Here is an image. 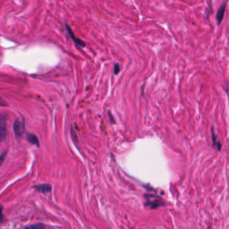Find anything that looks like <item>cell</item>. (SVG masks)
I'll return each mask as SVG.
<instances>
[{"instance_id":"obj_1","label":"cell","mask_w":229,"mask_h":229,"mask_svg":"<svg viewBox=\"0 0 229 229\" xmlns=\"http://www.w3.org/2000/svg\"><path fill=\"white\" fill-rule=\"evenodd\" d=\"M24 130H25V126L24 121L20 118L16 119L14 124V130L16 137L17 138L21 137L24 132Z\"/></svg>"},{"instance_id":"obj_12","label":"cell","mask_w":229,"mask_h":229,"mask_svg":"<svg viewBox=\"0 0 229 229\" xmlns=\"http://www.w3.org/2000/svg\"><path fill=\"white\" fill-rule=\"evenodd\" d=\"M0 106H7V104L6 103L5 101H4V100L2 99L1 97H0Z\"/></svg>"},{"instance_id":"obj_13","label":"cell","mask_w":229,"mask_h":229,"mask_svg":"<svg viewBox=\"0 0 229 229\" xmlns=\"http://www.w3.org/2000/svg\"><path fill=\"white\" fill-rule=\"evenodd\" d=\"M31 228H44L43 226H42L41 224H37V225H34V226H32L30 227Z\"/></svg>"},{"instance_id":"obj_7","label":"cell","mask_w":229,"mask_h":229,"mask_svg":"<svg viewBox=\"0 0 229 229\" xmlns=\"http://www.w3.org/2000/svg\"><path fill=\"white\" fill-rule=\"evenodd\" d=\"M27 139L29 142H30L31 144L34 145L36 146H40L39 145V141L37 138V137L35 136L34 134H27Z\"/></svg>"},{"instance_id":"obj_5","label":"cell","mask_w":229,"mask_h":229,"mask_svg":"<svg viewBox=\"0 0 229 229\" xmlns=\"http://www.w3.org/2000/svg\"><path fill=\"white\" fill-rule=\"evenodd\" d=\"M227 2L225 1L221 6H220L218 10L217 11V13L216 14V21H217L218 25H220L223 20L224 12H225V9L227 7Z\"/></svg>"},{"instance_id":"obj_3","label":"cell","mask_w":229,"mask_h":229,"mask_svg":"<svg viewBox=\"0 0 229 229\" xmlns=\"http://www.w3.org/2000/svg\"><path fill=\"white\" fill-rule=\"evenodd\" d=\"M65 26H66V29L67 30V32L69 33V36H70L71 38L73 40V42L75 43V44L76 45L81 47H86V44H85L83 40H81L79 38H77L76 36H75L74 32H73L72 29L71 28V27L69 26L68 24H65Z\"/></svg>"},{"instance_id":"obj_6","label":"cell","mask_w":229,"mask_h":229,"mask_svg":"<svg viewBox=\"0 0 229 229\" xmlns=\"http://www.w3.org/2000/svg\"><path fill=\"white\" fill-rule=\"evenodd\" d=\"M36 190L43 194L49 193L51 191V186L49 184H41L36 187Z\"/></svg>"},{"instance_id":"obj_9","label":"cell","mask_w":229,"mask_h":229,"mask_svg":"<svg viewBox=\"0 0 229 229\" xmlns=\"http://www.w3.org/2000/svg\"><path fill=\"white\" fill-rule=\"evenodd\" d=\"M120 65L118 63L115 64V65H114V74L118 75V73H120Z\"/></svg>"},{"instance_id":"obj_14","label":"cell","mask_w":229,"mask_h":229,"mask_svg":"<svg viewBox=\"0 0 229 229\" xmlns=\"http://www.w3.org/2000/svg\"><path fill=\"white\" fill-rule=\"evenodd\" d=\"M208 3H209V7L210 10H212V0H208Z\"/></svg>"},{"instance_id":"obj_8","label":"cell","mask_w":229,"mask_h":229,"mask_svg":"<svg viewBox=\"0 0 229 229\" xmlns=\"http://www.w3.org/2000/svg\"><path fill=\"white\" fill-rule=\"evenodd\" d=\"M212 141H213L214 146H216L218 150H220V149H221V144H220V142L217 140L216 136L214 134V131L212 130Z\"/></svg>"},{"instance_id":"obj_11","label":"cell","mask_w":229,"mask_h":229,"mask_svg":"<svg viewBox=\"0 0 229 229\" xmlns=\"http://www.w3.org/2000/svg\"><path fill=\"white\" fill-rule=\"evenodd\" d=\"M6 153H4L1 157H0V166H1L2 165V163H3L4 161V159H5V157H6Z\"/></svg>"},{"instance_id":"obj_10","label":"cell","mask_w":229,"mask_h":229,"mask_svg":"<svg viewBox=\"0 0 229 229\" xmlns=\"http://www.w3.org/2000/svg\"><path fill=\"white\" fill-rule=\"evenodd\" d=\"M4 216L3 214V206L0 204V222H3Z\"/></svg>"},{"instance_id":"obj_4","label":"cell","mask_w":229,"mask_h":229,"mask_svg":"<svg viewBox=\"0 0 229 229\" xmlns=\"http://www.w3.org/2000/svg\"><path fill=\"white\" fill-rule=\"evenodd\" d=\"M7 137L6 120V118L3 117L0 118V142L5 141Z\"/></svg>"},{"instance_id":"obj_2","label":"cell","mask_w":229,"mask_h":229,"mask_svg":"<svg viewBox=\"0 0 229 229\" xmlns=\"http://www.w3.org/2000/svg\"><path fill=\"white\" fill-rule=\"evenodd\" d=\"M145 198L146 200V202L145 204V206L150 207V208H157V207L163 205V203L160 201V200L157 198V196H155L154 200H151L149 196L146 194L145 195Z\"/></svg>"}]
</instances>
